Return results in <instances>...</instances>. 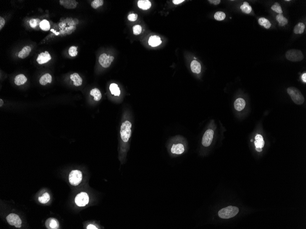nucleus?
Here are the masks:
<instances>
[{
  "label": "nucleus",
  "mask_w": 306,
  "mask_h": 229,
  "mask_svg": "<svg viewBox=\"0 0 306 229\" xmlns=\"http://www.w3.org/2000/svg\"><path fill=\"white\" fill-rule=\"evenodd\" d=\"M287 93L289 94L292 100L297 105H302L304 102V98L299 90L295 87H290L287 89Z\"/></svg>",
  "instance_id": "1"
},
{
  "label": "nucleus",
  "mask_w": 306,
  "mask_h": 229,
  "mask_svg": "<svg viewBox=\"0 0 306 229\" xmlns=\"http://www.w3.org/2000/svg\"><path fill=\"white\" fill-rule=\"evenodd\" d=\"M238 212L239 209L237 207L230 206L220 210L218 212V215L220 218L228 219L234 217Z\"/></svg>",
  "instance_id": "2"
},
{
  "label": "nucleus",
  "mask_w": 306,
  "mask_h": 229,
  "mask_svg": "<svg viewBox=\"0 0 306 229\" xmlns=\"http://www.w3.org/2000/svg\"><path fill=\"white\" fill-rule=\"evenodd\" d=\"M132 123L129 121H125L122 123L120 129V134L122 140L124 142H127L130 138L132 131Z\"/></svg>",
  "instance_id": "3"
},
{
  "label": "nucleus",
  "mask_w": 306,
  "mask_h": 229,
  "mask_svg": "<svg viewBox=\"0 0 306 229\" xmlns=\"http://www.w3.org/2000/svg\"><path fill=\"white\" fill-rule=\"evenodd\" d=\"M286 57L288 60L292 62L302 61L304 58L302 52L296 49H292L287 51Z\"/></svg>",
  "instance_id": "4"
},
{
  "label": "nucleus",
  "mask_w": 306,
  "mask_h": 229,
  "mask_svg": "<svg viewBox=\"0 0 306 229\" xmlns=\"http://www.w3.org/2000/svg\"><path fill=\"white\" fill-rule=\"evenodd\" d=\"M82 172L80 170H72L69 175V182L72 186L78 185L82 180Z\"/></svg>",
  "instance_id": "5"
},
{
  "label": "nucleus",
  "mask_w": 306,
  "mask_h": 229,
  "mask_svg": "<svg viewBox=\"0 0 306 229\" xmlns=\"http://www.w3.org/2000/svg\"><path fill=\"white\" fill-rule=\"evenodd\" d=\"M76 204L80 207H83L88 204L89 197L85 192H81L78 194L75 199Z\"/></svg>",
  "instance_id": "6"
},
{
  "label": "nucleus",
  "mask_w": 306,
  "mask_h": 229,
  "mask_svg": "<svg viewBox=\"0 0 306 229\" xmlns=\"http://www.w3.org/2000/svg\"><path fill=\"white\" fill-rule=\"evenodd\" d=\"M7 220L8 224L14 226L16 228H20L21 227L22 221L20 217L16 214H10L8 215L6 218Z\"/></svg>",
  "instance_id": "7"
},
{
  "label": "nucleus",
  "mask_w": 306,
  "mask_h": 229,
  "mask_svg": "<svg viewBox=\"0 0 306 229\" xmlns=\"http://www.w3.org/2000/svg\"><path fill=\"white\" fill-rule=\"evenodd\" d=\"M114 60V56L107 55L106 53H103L100 55L99 62L100 65L104 68H108Z\"/></svg>",
  "instance_id": "8"
},
{
  "label": "nucleus",
  "mask_w": 306,
  "mask_h": 229,
  "mask_svg": "<svg viewBox=\"0 0 306 229\" xmlns=\"http://www.w3.org/2000/svg\"><path fill=\"white\" fill-rule=\"evenodd\" d=\"M214 132L212 129H208L206 131L203 137L202 143L205 147H208L211 145L214 137Z\"/></svg>",
  "instance_id": "9"
},
{
  "label": "nucleus",
  "mask_w": 306,
  "mask_h": 229,
  "mask_svg": "<svg viewBox=\"0 0 306 229\" xmlns=\"http://www.w3.org/2000/svg\"><path fill=\"white\" fill-rule=\"evenodd\" d=\"M51 57L49 54V52L46 51L45 52H42L39 55L36 60L38 64L41 65L47 63L51 60Z\"/></svg>",
  "instance_id": "10"
},
{
  "label": "nucleus",
  "mask_w": 306,
  "mask_h": 229,
  "mask_svg": "<svg viewBox=\"0 0 306 229\" xmlns=\"http://www.w3.org/2000/svg\"><path fill=\"white\" fill-rule=\"evenodd\" d=\"M60 3L66 9H72L77 7L78 2L74 0H60Z\"/></svg>",
  "instance_id": "11"
},
{
  "label": "nucleus",
  "mask_w": 306,
  "mask_h": 229,
  "mask_svg": "<svg viewBox=\"0 0 306 229\" xmlns=\"http://www.w3.org/2000/svg\"><path fill=\"white\" fill-rule=\"evenodd\" d=\"M46 226L47 229H57L59 227V222L56 219L50 218L46 220Z\"/></svg>",
  "instance_id": "12"
},
{
  "label": "nucleus",
  "mask_w": 306,
  "mask_h": 229,
  "mask_svg": "<svg viewBox=\"0 0 306 229\" xmlns=\"http://www.w3.org/2000/svg\"><path fill=\"white\" fill-rule=\"evenodd\" d=\"M185 151L184 146L182 144H174L171 148V152L172 154L176 155L182 154Z\"/></svg>",
  "instance_id": "13"
},
{
  "label": "nucleus",
  "mask_w": 306,
  "mask_h": 229,
  "mask_svg": "<svg viewBox=\"0 0 306 229\" xmlns=\"http://www.w3.org/2000/svg\"><path fill=\"white\" fill-rule=\"evenodd\" d=\"M246 102L244 99L238 98L234 103V108L236 110L241 111L245 108Z\"/></svg>",
  "instance_id": "14"
},
{
  "label": "nucleus",
  "mask_w": 306,
  "mask_h": 229,
  "mask_svg": "<svg viewBox=\"0 0 306 229\" xmlns=\"http://www.w3.org/2000/svg\"><path fill=\"white\" fill-rule=\"evenodd\" d=\"M161 43V38L158 36L152 35L149 39V44L152 47L159 46Z\"/></svg>",
  "instance_id": "15"
},
{
  "label": "nucleus",
  "mask_w": 306,
  "mask_h": 229,
  "mask_svg": "<svg viewBox=\"0 0 306 229\" xmlns=\"http://www.w3.org/2000/svg\"><path fill=\"white\" fill-rule=\"evenodd\" d=\"M70 79L73 82V85L76 87H78L82 84V80L78 74L77 73L70 75Z\"/></svg>",
  "instance_id": "16"
},
{
  "label": "nucleus",
  "mask_w": 306,
  "mask_h": 229,
  "mask_svg": "<svg viewBox=\"0 0 306 229\" xmlns=\"http://www.w3.org/2000/svg\"><path fill=\"white\" fill-rule=\"evenodd\" d=\"M138 7L143 10L149 9L151 6V3L148 0H140L137 2Z\"/></svg>",
  "instance_id": "17"
},
{
  "label": "nucleus",
  "mask_w": 306,
  "mask_h": 229,
  "mask_svg": "<svg viewBox=\"0 0 306 229\" xmlns=\"http://www.w3.org/2000/svg\"><path fill=\"white\" fill-rule=\"evenodd\" d=\"M52 82V76L50 74L47 73L41 77L39 82L42 85H46L47 83H51Z\"/></svg>",
  "instance_id": "18"
},
{
  "label": "nucleus",
  "mask_w": 306,
  "mask_h": 229,
  "mask_svg": "<svg viewBox=\"0 0 306 229\" xmlns=\"http://www.w3.org/2000/svg\"><path fill=\"white\" fill-rule=\"evenodd\" d=\"M191 69L192 71L195 73L199 74L201 73V66L200 64L198 61L194 60L192 61L191 64Z\"/></svg>",
  "instance_id": "19"
},
{
  "label": "nucleus",
  "mask_w": 306,
  "mask_h": 229,
  "mask_svg": "<svg viewBox=\"0 0 306 229\" xmlns=\"http://www.w3.org/2000/svg\"><path fill=\"white\" fill-rule=\"evenodd\" d=\"M31 51V49L30 46H25L18 54V57L21 59H25L27 56H29Z\"/></svg>",
  "instance_id": "20"
},
{
  "label": "nucleus",
  "mask_w": 306,
  "mask_h": 229,
  "mask_svg": "<svg viewBox=\"0 0 306 229\" xmlns=\"http://www.w3.org/2000/svg\"><path fill=\"white\" fill-rule=\"evenodd\" d=\"M255 141L254 142L256 148H262L265 146V141H263V137L261 134H257L256 136Z\"/></svg>",
  "instance_id": "21"
},
{
  "label": "nucleus",
  "mask_w": 306,
  "mask_h": 229,
  "mask_svg": "<svg viewBox=\"0 0 306 229\" xmlns=\"http://www.w3.org/2000/svg\"><path fill=\"white\" fill-rule=\"evenodd\" d=\"M27 80L26 77L23 74H20L17 75L15 78L14 83L17 86H20L24 84Z\"/></svg>",
  "instance_id": "22"
},
{
  "label": "nucleus",
  "mask_w": 306,
  "mask_h": 229,
  "mask_svg": "<svg viewBox=\"0 0 306 229\" xmlns=\"http://www.w3.org/2000/svg\"><path fill=\"white\" fill-rule=\"evenodd\" d=\"M110 91L112 95L115 96H119L121 94V91L120 88L118 87V85L116 83H111L110 85Z\"/></svg>",
  "instance_id": "23"
},
{
  "label": "nucleus",
  "mask_w": 306,
  "mask_h": 229,
  "mask_svg": "<svg viewBox=\"0 0 306 229\" xmlns=\"http://www.w3.org/2000/svg\"><path fill=\"white\" fill-rule=\"evenodd\" d=\"M90 94L94 97V100L96 101H100L102 98L101 91L98 88L93 89L90 92Z\"/></svg>",
  "instance_id": "24"
},
{
  "label": "nucleus",
  "mask_w": 306,
  "mask_h": 229,
  "mask_svg": "<svg viewBox=\"0 0 306 229\" xmlns=\"http://www.w3.org/2000/svg\"><path fill=\"white\" fill-rule=\"evenodd\" d=\"M276 20L279 22V25L281 27L284 26L288 24L287 19L284 17L282 14H279L276 17Z\"/></svg>",
  "instance_id": "25"
},
{
  "label": "nucleus",
  "mask_w": 306,
  "mask_h": 229,
  "mask_svg": "<svg viewBox=\"0 0 306 229\" xmlns=\"http://www.w3.org/2000/svg\"><path fill=\"white\" fill-rule=\"evenodd\" d=\"M258 24L261 26L264 27L265 29H268L271 28V24L267 19L265 17H261L258 19Z\"/></svg>",
  "instance_id": "26"
},
{
  "label": "nucleus",
  "mask_w": 306,
  "mask_h": 229,
  "mask_svg": "<svg viewBox=\"0 0 306 229\" xmlns=\"http://www.w3.org/2000/svg\"><path fill=\"white\" fill-rule=\"evenodd\" d=\"M305 25L302 23L300 22L297 24L294 27V32L295 34H302L304 32V29H305Z\"/></svg>",
  "instance_id": "27"
},
{
  "label": "nucleus",
  "mask_w": 306,
  "mask_h": 229,
  "mask_svg": "<svg viewBox=\"0 0 306 229\" xmlns=\"http://www.w3.org/2000/svg\"><path fill=\"white\" fill-rule=\"evenodd\" d=\"M241 9L243 13H246V14H249L251 12L252 10L251 6L249 5L248 3L246 1L243 2V5L241 6Z\"/></svg>",
  "instance_id": "28"
},
{
  "label": "nucleus",
  "mask_w": 306,
  "mask_h": 229,
  "mask_svg": "<svg viewBox=\"0 0 306 229\" xmlns=\"http://www.w3.org/2000/svg\"><path fill=\"white\" fill-rule=\"evenodd\" d=\"M50 200V196L48 192H46L44 193L42 196L38 198V200L40 203L41 204H45L48 203Z\"/></svg>",
  "instance_id": "29"
},
{
  "label": "nucleus",
  "mask_w": 306,
  "mask_h": 229,
  "mask_svg": "<svg viewBox=\"0 0 306 229\" xmlns=\"http://www.w3.org/2000/svg\"><path fill=\"white\" fill-rule=\"evenodd\" d=\"M40 27L42 30H49L50 29V24L49 22L46 20H43L41 22L40 24Z\"/></svg>",
  "instance_id": "30"
},
{
  "label": "nucleus",
  "mask_w": 306,
  "mask_h": 229,
  "mask_svg": "<svg viewBox=\"0 0 306 229\" xmlns=\"http://www.w3.org/2000/svg\"><path fill=\"white\" fill-rule=\"evenodd\" d=\"M104 4L103 0H95L92 2L91 6L94 9H97L100 6H102Z\"/></svg>",
  "instance_id": "31"
},
{
  "label": "nucleus",
  "mask_w": 306,
  "mask_h": 229,
  "mask_svg": "<svg viewBox=\"0 0 306 229\" xmlns=\"http://www.w3.org/2000/svg\"><path fill=\"white\" fill-rule=\"evenodd\" d=\"M215 19L217 21H222L225 19L226 14L222 11H217L214 15Z\"/></svg>",
  "instance_id": "32"
},
{
  "label": "nucleus",
  "mask_w": 306,
  "mask_h": 229,
  "mask_svg": "<svg viewBox=\"0 0 306 229\" xmlns=\"http://www.w3.org/2000/svg\"><path fill=\"white\" fill-rule=\"evenodd\" d=\"M271 9L273 11L279 14H282L283 12L281 7L279 3L276 2L271 6Z\"/></svg>",
  "instance_id": "33"
},
{
  "label": "nucleus",
  "mask_w": 306,
  "mask_h": 229,
  "mask_svg": "<svg viewBox=\"0 0 306 229\" xmlns=\"http://www.w3.org/2000/svg\"><path fill=\"white\" fill-rule=\"evenodd\" d=\"M77 47L75 46H72L69 48L68 50V53L69 55L72 57H75L77 55Z\"/></svg>",
  "instance_id": "34"
},
{
  "label": "nucleus",
  "mask_w": 306,
  "mask_h": 229,
  "mask_svg": "<svg viewBox=\"0 0 306 229\" xmlns=\"http://www.w3.org/2000/svg\"><path fill=\"white\" fill-rule=\"evenodd\" d=\"M142 30V27L140 25H136L133 27V34L136 35L140 34Z\"/></svg>",
  "instance_id": "35"
},
{
  "label": "nucleus",
  "mask_w": 306,
  "mask_h": 229,
  "mask_svg": "<svg viewBox=\"0 0 306 229\" xmlns=\"http://www.w3.org/2000/svg\"><path fill=\"white\" fill-rule=\"evenodd\" d=\"M41 23L40 22V20L39 19H31L30 21V25L31 27L33 29H35L36 28V27L37 26L39 25V24Z\"/></svg>",
  "instance_id": "36"
},
{
  "label": "nucleus",
  "mask_w": 306,
  "mask_h": 229,
  "mask_svg": "<svg viewBox=\"0 0 306 229\" xmlns=\"http://www.w3.org/2000/svg\"><path fill=\"white\" fill-rule=\"evenodd\" d=\"M137 14L136 13H132V14H130L127 17V19L128 20L130 21L134 22L137 19Z\"/></svg>",
  "instance_id": "37"
},
{
  "label": "nucleus",
  "mask_w": 306,
  "mask_h": 229,
  "mask_svg": "<svg viewBox=\"0 0 306 229\" xmlns=\"http://www.w3.org/2000/svg\"><path fill=\"white\" fill-rule=\"evenodd\" d=\"M5 24V21L1 17H0V30H1Z\"/></svg>",
  "instance_id": "38"
},
{
  "label": "nucleus",
  "mask_w": 306,
  "mask_h": 229,
  "mask_svg": "<svg viewBox=\"0 0 306 229\" xmlns=\"http://www.w3.org/2000/svg\"><path fill=\"white\" fill-rule=\"evenodd\" d=\"M208 1L212 4H214L215 5H217L218 4H220L221 3V1L220 0H209Z\"/></svg>",
  "instance_id": "39"
},
{
  "label": "nucleus",
  "mask_w": 306,
  "mask_h": 229,
  "mask_svg": "<svg viewBox=\"0 0 306 229\" xmlns=\"http://www.w3.org/2000/svg\"><path fill=\"white\" fill-rule=\"evenodd\" d=\"M183 1H184V0H173L172 1L173 3L174 4H176V5H178V4L182 3Z\"/></svg>",
  "instance_id": "40"
},
{
  "label": "nucleus",
  "mask_w": 306,
  "mask_h": 229,
  "mask_svg": "<svg viewBox=\"0 0 306 229\" xmlns=\"http://www.w3.org/2000/svg\"><path fill=\"white\" fill-rule=\"evenodd\" d=\"M87 229H97L98 228H97L95 225H92V224H90L87 227Z\"/></svg>",
  "instance_id": "41"
},
{
  "label": "nucleus",
  "mask_w": 306,
  "mask_h": 229,
  "mask_svg": "<svg viewBox=\"0 0 306 229\" xmlns=\"http://www.w3.org/2000/svg\"><path fill=\"white\" fill-rule=\"evenodd\" d=\"M302 81H303V82H304V83H306V73H304L303 75H302Z\"/></svg>",
  "instance_id": "42"
},
{
  "label": "nucleus",
  "mask_w": 306,
  "mask_h": 229,
  "mask_svg": "<svg viewBox=\"0 0 306 229\" xmlns=\"http://www.w3.org/2000/svg\"><path fill=\"white\" fill-rule=\"evenodd\" d=\"M256 150L258 152H261L262 151V148H256Z\"/></svg>",
  "instance_id": "43"
},
{
  "label": "nucleus",
  "mask_w": 306,
  "mask_h": 229,
  "mask_svg": "<svg viewBox=\"0 0 306 229\" xmlns=\"http://www.w3.org/2000/svg\"><path fill=\"white\" fill-rule=\"evenodd\" d=\"M3 100H2V99H0V107H1V106H2V105H3Z\"/></svg>",
  "instance_id": "44"
},
{
  "label": "nucleus",
  "mask_w": 306,
  "mask_h": 229,
  "mask_svg": "<svg viewBox=\"0 0 306 229\" xmlns=\"http://www.w3.org/2000/svg\"></svg>",
  "instance_id": "45"
}]
</instances>
